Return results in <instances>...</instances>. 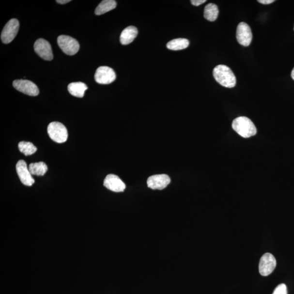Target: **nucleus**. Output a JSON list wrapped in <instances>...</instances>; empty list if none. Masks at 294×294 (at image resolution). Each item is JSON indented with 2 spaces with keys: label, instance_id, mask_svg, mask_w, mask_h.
Segmentation results:
<instances>
[{
  "label": "nucleus",
  "instance_id": "39448f33",
  "mask_svg": "<svg viewBox=\"0 0 294 294\" xmlns=\"http://www.w3.org/2000/svg\"><path fill=\"white\" fill-rule=\"evenodd\" d=\"M19 22L16 19L9 21L4 26L1 35L2 42L8 44L12 42L16 36L19 29Z\"/></svg>",
  "mask_w": 294,
  "mask_h": 294
},
{
  "label": "nucleus",
  "instance_id": "423d86ee",
  "mask_svg": "<svg viewBox=\"0 0 294 294\" xmlns=\"http://www.w3.org/2000/svg\"><path fill=\"white\" fill-rule=\"evenodd\" d=\"M94 78L99 84L108 85L116 80V75L111 68L102 66L96 69Z\"/></svg>",
  "mask_w": 294,
  "mask_h": 294
},
{
  "label": "nucleus",
  "instance_id": "a211bd4d",
  "mask_svg": "<svg viewBox=\"0 0 294 294\" xmlns=\"http://www.w3.org/2000/svg\"><path fill=\"white\" fill-rule=\"evenodd\" d=\"M218 8L216 4L210 3L204 8V16L210 21H216L218 15Z\"/></svg>",
  "mask_w": 294,
  "mask_h": 294
},
{
  "label": "nucleus",
  "instance_id": "0eeeda50",
  "mask_svg": "<svg viewBox=\"0 0 294 294\" xmlns=\"http://www.w3.org/2000/svg\"><path fill=\"white\" fill-rule=\"evenodd\" d=\"M236 39L240 45L248 46L252 40V33L251 28L247 23H240L236 29Z\"/></svg>",
  "mask_w": 294,
  "mask_h": 294
},
{
  "label": "nucleus",
  "instance_id": "b1692460",
  "mask_svg": "<svg viewBox=\"0 0 294 294\" xmlns=\"http://www.w3.org/2000/svg\"><path fill=\"white\" fill-rule=\"evenodd\" d=\"M71 0H57L56 2L60 4H65L71 2Z\"/></svg>",
  "mask_w": 294,
  "mask_h": 294
},
{
  "label": "nucleus",
  "instance_id": "f3484780",
  "mask_svg": "<svg viewBox=\"0 0 294 294\" xmlns=\"http://www.w3.org/2000/svg\"><path fill=\"white\" fill-rule=\"evenodd\" d=\"M189 46V41L186 38H177L170 41L167 44L169 49L174 51L186 49Z\"/></svg>",
  "mask_w": 294,
  "mask_h": 294
},
{
  "label": "nucleus",
  "instance_id": "412c9836",
  "mask_svg": "<svg viewBox=\"0 0 294 294\" xmlns=\"http://www.w3.org/2000/svg\"><path fill=\"white\" fill-rule=\"evenodd\" d=\"M287 288L286 284H280L276 288L273 294H287Z\"/></svg>",
  "mask_w": 294,
  "mask_h": 294
},
{
  "label": "nucleus",
  "instance_id": "9d476101",
  "mask_svg": "<svg viewBox=\"0 0 294 294\" xmlns=\"http://www.w3.org/2000/svg\"><path fill=\"white\" fill-rule=\"evenodd\" d=\"M34 49L36 53L44 60L51 61L54 56L50 44L45 39L40 38L35 42Z\"/></svg>",
  "mask_w": 294,
  "mask_h": 294
},
{
  "label": "nucleus",
  "instance_id": "7ed1b4c3",
  "mask_svg": "<svg viewBox=\"0 0 294 294\" xmlns=\"http://www.w3.org/2000/svg\"><path fill=\"white\" fill-rule=\"evenodd\" d=\"M47 133L52 140L62 143L67 141L68 131L65 126L60 122H51L47 126Z\"/></svg>",
  "mask_w": 294,
  "mask_h": 294
},
{
  "label": "nucleus",
  "instance_id": "20e7f679",
  "mask_svg": "<svg viewBox=\"0 0 294 294\" xmlns=\"http://www.w3.org/2000/svg\"><path fill=\"white\" fill-rule=\"evenodd\" d=\"M58 43L61 49L68 55H76L80 49V45L76 39L65 35L58 37Z\"/></svg>",
  "mask_w": 294,
  "mask_h": 294
},
{
  "label": "nucleus",
  "instance_id": "6ab92c4d",
  "mask_svg": "<svg viewBox=\"0 0 294 294\" xmlns=\"http://www.w3.org/2000/svg\"><path fill=\"white\" fill-rule=\"evenodd\" d=\"M29 170L32 175L43 176L47 172V166L45 162H36L31 164L29 166Z\"/></svg>",
  "mask_w": 294,
  "mask_h": 294
},
{
  "label": "nucleus",
  "instance_id": "dca6fc26",
  "mask_svg": "<svg viewBox=\"0 0 294 294\" xmlns=\"http://www.w3.org/2000/svg\"><path fill=\"white\" fill-rule=\"evenodd\" d=\"M117 2L114 0H104L96 8L95 14L100 15L116 8Z\"/></svg>",
  "mask_w": 294,
  "mask_h": 294
},
{
  "label": "nucleus",
  "instance_id": "5701e85b",
  "mask_svg": "<svg viewBox=\"0 0 294 294\" xmlns=\"http://www.w3.org/2000/svg\"><path fill=\"white\" fill-rule=\"evenodd\" d=\"M258 2L263 4H269L275 2L274 0H258Z\"/></svg>",
  "mask_w": 294,
  "mask_h": 294
},
{
  "label": "nucleus",
  "instance_id": "f8f14e48",
  "mask_svg": "<svg viewBox=\"0 0 294 294\" xmlns=\"http://www.w3.org/2000/svg\"><path fill=\"white\" fill-rule=\"evenodd\" d=\"M170 182L169 175L165 174L152 175L147 180L149 188L153 190H163L168 186Z\"/></svg>",
  "mask_w": 294,
  "mask_h": 294
},
{
  "label": "nucleus",
  "instance_id": "4468645a",
  "mask_svg": "<svg viewBox=\"0 0 294 294\" xmlns=\"http://www.w3.org/2000/svg\"><path fill=\"white\" fill-rule=\"evenodd\" d=\"M138 34V31L137 28L133 26H129L123 31L121 34V43L124 46L129 45L137 37Z\"/></svg>",
  "mask_w": 294,
  "mask_h": 294
},
{
  "label": "nucleus",
  "instance_id": "9b49d317",
  "mask_svg": "<svg viewBox=\"0 0 294 294\" xmlns=\"http://www.w3.org/2000/svg\"><path fill=\"white\" fill-rule=\"evenodd\" d=\"M16 170L20 181L24 185L31 186L34 183V180L30 173L27 164L24 160H20L16 165Z\"/></svg>",
  "mask_w": 294,
  "mask_h": 294
},
{
  "label": "nucleus",
  "instance_id": "2eb2a0df",
  "mask_svg": "<svg viewBox=\"0 0 294 294\" xmlns=\"http://www.w3.org/2000/svg\"><path fill=\"white\" fill-rule=\"evenodd\" d=\"M88 87L81 82H72L68 86V90L71 95L77 98H82Z\"/></svg>",
  "mask_w": 294,
  "mask_h": 294
},
{
  "label": "nucleus",
  "instance_id": "393cba45",
  "mask_svg": "<svg viewBox=\"0 0 294 294\" xmlns=\"http://www.w3.org/2000/svg\"><path fill=\"white\" fill-rule=\"evenodd\" d=\"M291 76H292V78H293V80H294V69H293V71H292V74H291Z\"/></svg>",
  "mask_w": 294,
  "mask_h": 294
},
{
  "label": "nucleus",
  "instance_id": "a878e982",
  "mask_svg": "<svg viewBox=\"0 0 294 294\" xmlns=\"http://www.w3.org/2000/svg\"></svg>",
  "mask_w": 294,
  "mask_h": 294
},
{
  "label": "nucleus",
  "instance_id": "f03ea898",
  "mask_svg": "<svg viewBox=\"0 0 294 294\" xmlns=\"http://www.w3.org/2000/svg\"><path fill=\"white\" fill-rule=\"evenodd\" d=\"M232 128L241 137L249 138L257 133V129L252 121L247 117H239L232 122Z\"/></svg>",
  "mask_w": 294,
  "mask_h": 294
},
{
  "label": "nucleus",
  "instance_id": "6e6552de",
  "mask_svg": "<svg viewBox=\"0 0 294 294\" xmlns=\"http://www.w3.org/2000/svg\"><path fill=\"white\" fill-rule=\"evenodd\" d=\"M276 261L273 254L267 253L261 258L259 271L261 275L267 276L270 275L275 269Z\"/></svg>",
  "mask_w": 294,
  "mask_h": 294
},
{
  "label": "nucleus",
  "instance_id": "1a4fd4ad",
  "mask_svg": "<svg viewBox=\"0 0 294 294\" xmlns=\"http://www.w3.org/2000/svg\"><path fill=\"white\" fill-rule=\"evenodd\" d=\"M15 89L30 96H37L39 93L38 87L33 82L26 80H16L13 82Z\"/></svg>",
  "mask_w": 294,
  "mask_h": 294
},
{
  "label": "nucleus",
  "instance_id": "4be33fe9",
  "mask_svg": "<svg viewBox=\"0 0 294 294\" xmlns=\"http://www.w3.org/2000/svg\"><path fill=\"white\" fill-rule=\"evenodd\" d=\"M206 1V0H191V2L192 5L195 6H199L201 4H203Z\"/></svg>",
  "mask_w": 294,
  "mask_h": 294
},
{
  "label": "nucleus",
  "instance_id": "aec40b11",
  "mask_svg": "<svg viewBox=\"0 0 294 294\" xmlns=\"http://www.w3.org/2000/svg\"><path fill=\"white\" fill-rule=\"evenodd\" d=\"M20 152L26 156L33 155L37 151V148L33 143L30 142L21 141L18 144Z\"/></svg>",
  "mask_w": 294,
  "mask_h": 294
},
{
  "label": "nucleus",
  "instance_id": "ddd939ff",
  "mask_svg": "<svg viewBox=\"0 0 294 294\" xmlns=\"http://www.w3.org/2000/svg\"><path fill=\"white\" fill-rule=\"evenodd\" d=\"M104 186L108 189L115 192H124L126 188L125 184L115 174H108L105 178Z\"/></svg>",
  "mask_w": 294,
  "mask_h": 294
},
{
  "label": "nucleus",
  "instance_id": "f257e3e1",
  "mask_svg": "<svg viewBox=\"0 0 294 294\" xmlns=\"http://www.w3.org/2000/svg\"><path fill=\"white\" fill-rule=\"evenodd\" d=\"M213 76L222 86L232 88L236 85V79L233 72L225 65H218L214 69Z\"/></svg>",
  "mask_w": 294,
  "mask_h": 294
}]
</instances>
